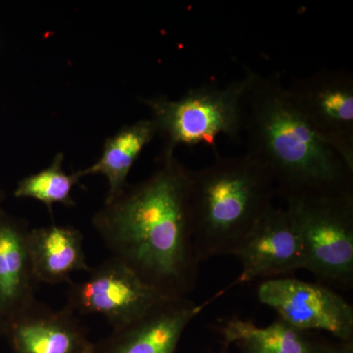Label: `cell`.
<instances>
[{"instance_id":"cell-17","label":"cell","mask_w":353,"mask_h":353,"mask_svg":"<svg viewBox=\"0 0 353 353\" xmlns=\"http://www.w3.org/2000/svg\"><path fill=\"white\" fill-rule=\"evenodd\" d=\"M320 353H353V343L350 341H341V343L332 347H322Z\"/></svg>"},{"instance_id":"cell-11","label":"cell","mask_w":353,"mask_h":353,"mask_svg":"<svg viewBox=\"0 0 353 353\" xmlns=\"http://www.w3.org/2000/svg\"><path fill=\"white\" fill-rule=\"evenodd\" d=\"M4 336L13 353H92L94 345L78 315L38 299L6 322Z\"/></svg>"},{"instance_id":"cell-4","label":"cell","mask_w":353,"mask_h":353,"mask_svg":"<svg viewBox=\"0 0 353 353\" xmlns=\"http://www.w3.org/2000/svg\"><path fill=\"white\" fill-rule=\"evenodd\" d=\"M246 87L243 76L225 87L217 83H204L175 99L166 95L141 99L150 109L157 134L163 139L161 157H173L181 145L203 143L215 148L219 136L240 141Z\"/></svg>"},{"instance_id":"cell-13","label":"cell","mask_w":353,"mask_h":353,"mask_svg":"<svg viewBox=\"0 0 353 353\" xmlns=\"http://www.w3.org/2000/svg\"><path fill=\"white\" fill-rule=\"evenodd\" d=\"M28 248L37 282L58 285L71 282L77 272H88L83 236L73 226L50 225L30 229Z\"/></svg>"},{"instance_id":"cell-1","label":"cell","mask_w":353,"mask_h":353,"mask_svg":"<svg viewBox=\"0 0 353 353\" xmlns=\"http://www.w3.org/2000/svg\"><path fill=\"white\" fill-rule=\"evenodd\" d=\"M192 172L176 155L161 157L157 170L104 201L92 219L111 257L167 299L187 297L199 277L190 216Z\"/></svg>"},{"instance_id":"cell-9","label":"cell","mask_w":353,"mask_h":353,"mask_svg":"<svg viewBox=\"0 0 353 353\" xmlns=\"http://www.w3.org/2000/svg\"><path fill=\"white\" fill-rule=\"evenodd\" d=\"M233 256L243 269L228 289L257 279L270 280L304 270L305 254L294 215L287 208L272 206L246 234Z\"/></svg>"},{"instance_id":"cell-20","label":"cell","mask_w":353,"mask_h":353,"mask_svg":"<svg viewBox=\"0 0 353 353\" xmlns=\"http://www.w3.org/2000/svg\"><path fill=\"white\" fill-rule=\"evenodd\" d=\"M221 353H226V350H223V352Z\"/></svg>"},{"instance_id":"cell-2","label":"cell","mask_w":353,"mask_h":353,"mask_svg":"<svg viewBox=\"0 0 353 353\" xmlns=\"http://www.w3.org/2000/svg\"><path fill=\"white\" fill-rule=\"evenodd\" d=\"M245 154L261 165L285 201L353 192V171L311 129L280 74L243 67Z\"/></svg>"},{"instance_id":"cell-16","label":"cell","mask_w":353,"mask_h":353,"mask_svg":"<svg viewBox=\"0 0 353 353\" xmlns=\"http://www.w3.org/2000/svg\"><path fill=\"white\" fill-rule=\"evenodd\" d=\"M63 160V153H57L50 166L23 178L14 190V196L41 202L48 208L51 217L55 203L68 208L75 205L72 192L81 179L77 172L67 174L64 171Z\"/></svg>"},{"instance_id":"cell-12","label":"cell","mask_w":353,"mask_h":353,"mask_svg":"<svg viewBox=\"0 0 353 353\" xmlns=\"http://www.w3.org/2000/svg\"><path fill=\"white\" fill-rule=\"evenodd\" d=\"M29 231L24 219L0 209V313L6 322L37 299Z\"/></svg>"},{"instance_id":"cell-18","label":"cell","mask_w":353,"mask_h":353,"mask_svg":"<svg viewBox=\"0 0 353 353\" xmlns=\"http://www.w3.org/2000/svg\"><path fill=\"white\" fill-rule=\"evenodd\" d=\"M6 321L3 316L0 313V338L4 336V332H6Z\"/></svg>"},{"instance_id":"cell-19","label":"cell","mask_w":353,"mask_h":353,"mask_svg":"<svg viewBox=\"0 0 353 353\" xmlns=\"http://www.w3.org/2000/svg\"><path fill=\"white\" fill-rule=\"evenodd\" d=\"M4 199H6V192H4L1 183H0V209H2V203H3Z\"/></svg>"},{"instance_id":"cell-14","label":"cell","mask_w":353,"mask_h":353,"mask_svg":"<svg viewBox=\"0 0 353 353\" xmlns=\"http://www.w3.org/2000/svg\"><path fill=\"white\" fill-rule=\"evenodd\" d=\"M157 136V127L150 118L126 125L106 139L99 159L87 168L77 171V175L80 179L95 174L105 176L108 192L104 201H110L127 187L132 166Z\"/></svg>"},{"instance_id":"cell-5","label":"cell","mask_w":353,"mask_h":353,"mask_svg":"<svg viewBox=\"0 0 353 353\" xmlns=\"http://www.w3.org/2000/svg\"><path fill=\"white\" fill-rule=\"evenodd\" d=\"M303 240L305 268L318 283L353 287V192L285 201Z\"/></svg>"},{"instance_id":"cell-7","label":"cell","mask_w":353,"mask_h":353,"mask_svg":"<svg viewBox=\"0 0 353 353\" xmlns=\"http://www.w3.org/2000/svg\"><path fill=\"white\" fill-rule=\"evenodd\" d=\"M311 129L353 171V77L324 69L294 80L289 87Z\"/></svg>"},{"instance_id":"cell-8","label":"cell","mask_w":353,"mask_h":353,"mask_svg":"<svg viewBox=\"0 0 353 353\" xmlns=\"http://www.w3.org/2000/svg\"><path fill=\"white\" fill-rule=\"evenodd\" d=\"M257 297L292 328L303 333L327 332L341 341H352V305L326 285L296 278L270 279L259 285Z\"/></svg>"},{"instance_id":"cell-6","label":"cell","mask_w":353,"mask_h":353,"mask_svg":"<svg viewBox=\"0 0 353 353\" xmlns=\"http://www.w3.org/2000/svg\"><path fill=\"white\" fill-rule=\"evenodd\" d=\"M88 273L80 282L69 283L65 307L78 316H103L112 330L131 324L167 299L113 257Z\"/></svg>"},{"instance_id":"cell-10","label":"cell","mask_w":353,"mask_h":353,"mask_svg":"<svg viewBox=\"0 0 353 353\" xmlns=\"http://www.w3.org/2000/svg\"><path fill=\"white\" fill-rule=\"evenodd\" d=\"M224 292L201 304L188 297L166 299L136 321L94 341L92 353H176L190 323Z\"/></svg>"},{"instance_id":"cell-3","label":"cell","mask_w":353,"mask_h":353,"mask_svg":"<svg viewBox=\"0 0 353 353\" xmlns=\"http://www.w3.org/2000/svg\"><path fill=\"white\" fill-rule=\"evenodd\" d=\"M276 188L263 167L245 153L221 157L192 172L190 216L199 262L238 250L262 215L274 205Z\"/></svg>"},{"instance_id":"cell-15","label":"cell","mask_w":353,"mask_h":353,"mask_svg":"<svg viewBox=\"0 0 353 353\" xmlns=\"http://www.w3.org/2000/svg\"><path fill=\"white\" fill-rule=\"evenodd\" d=\"M222 333L226 347L236 343L241 353H320L322 347L280 318L267 327L232 318L225 323Z\"/></svg>"}]
</instances>
